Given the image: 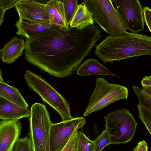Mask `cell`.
<instances>
[{
    "label": "cell",
    "instance_id": "52a82bcc",
    "mask_svg": "<svg viewBox=\"0 0 151 151\" xmlns=\"http://www.w3.org/2000/svg\"><path fill=\"white\" fill-rule=\"evenodd\" d=\"M95 83V89L83 114L84 116L101 110L116 101L128 98V89L125 86L109 83L101 77L96 79Z\"/></svg>",
    "mask_w": 151,
    "mask_h": 151
},
{
    "label": "cell",
    "instance_id": "8fae6325",
    "mask_svg": "<svg viewBox=\"0 0 151 151\" xmlns=\"http://www.w3.org/2000/svg\"><path fill=\"white\" fill-rule=\"evenodd\" d=\"M22 129L19 120L0 121V151H12Z\"/></svg>",
    "mask_w": 151,
    "mask_h": 151
},
{
    "label": "cell",
    "instance_id": "3957f363",
    "mask_svg": "<svg viewBox=\"0 0 151 151\" xmlns=\"http://www.w3.org/2000/svg\"><path fill=\"white\" fill-rule=\"evenodd\" d=\"M94 21L110 36H120L126 32L124 22L110 0H84Z\"/></svg>",
    "mask_w": 151,
    "mask_h": 151
},
{
    "label": "cell",
    "instance_id": "83f0119b",
    "mask_svg": "<svg viewBox=\"0 0 151 151\" xmlns=\"http://www.w3.org/2000/svg\"><path fill=\"white\" fill-rule=\"evenodd\" d=\"M148 147L145 140L140 141L133 151H148Z\"/></svg>",
    "mask_w": 151,
    "mask_h": 151
},
{
    "label": "cell",
    "instance_id": "ac0fdd59",
    "mask_svg": "<svg viewBox=\"0 0 151 151\" xmlns=\"http://www.w3.org/2000/svg\"><path fill=\"white\" fill-rule=\"evenodd\" d=\"M91 12L88 10L84 2L78 5L69 27L81 29L94 24Z\"/></svg>",
    "mask_w": 151,
    "mask_h": 151
},
{
    "label": "cell",
    "instance_id": "f546056e",
    "mask_svg": "<svg viewBox=\"0 0 151 151\" xmlns=\"http://www.w3.org/2000/svg\"><path fill=\"white\" fill-rule=\"evenodd\" d=\"M142 89L145 93L151 96V88H143Z\"/></svg>",
    "mask_w": 151,
    "mask_h": 151
},
{
    "label": "cell",
    "instance_id": "484cf974",
    "mask_svg": "<svg viewBox=\"0 0 151 151\" xmlns=\"http://www.w3.org/2000/svg\"><path fill=\"white\" fill-rule=\"evenodd\" d=\"M75 131L70 140L61 151H77V132Z\"/></svg>",
    "mask_w": 151,
    "mask_h": 151
},
{
    "label": "cell",
    "instance_id": "5bb4252c",
    "mask_svg": "<svg viewBox=\"0 0 151 151\" xmlns=\"http://www.w3.org/2000/svg\"><path fill=\"white\" fill-rule=\"evenodd\" d=\"M26 45V41L23 39L14 37L0 49L1 60L8 64L14 63L23 55Z\"/></svg>",
    "mask_w": 151,
    "mask_h": 151
},
{
    "label": "cell",
    "instance_id": "4dcf8cb0",
    "mask_svg": "<svg viewBox=\"0 0 151 151\" xmlns=\"http://www.w3.org/2000/svg\"><path fill=\"white\" fill-rule=\"evenodd\" d=\"M146 78L149 79H151V75L149 76H145Z\"/></svg>",
    "mask_w": 151,
    "mask_h": 151
},
{
    "label": "cell",
    "instance_id": "277c9868",
    "mask_svg": "<svg viewBox=\"0 0 151 151\" xmlns=\"http://www.w3.org/2000/svg\"><path fill=\"white\" fill-rule=\"evenodd\" d=\"M30 138L32 151H50V135L52 123L45 106L35 103L31 107Z\"/></svg>",
    "mask_w": 151,
    "mask_h": 151
},
{
    "label": "cell",
    "instance_id": "7a4b0ae2",
    "mask_svg": "<svg viewBox=\"0 0 151 151\" xmlns=\"http://www.w3.org/2000/svg\"><path fill=\"white\" fill-rule=\"evenodd\" d=\"M94 53L104 63L151 55V37L126 31L120 36H108L96 45Z\"/></svg>",
    "mask_w": 151,
    "mask_h": 151
},
{
    "label": "cell",
    "instance_id": "2e32d148",
    "mask_svg": "<svg viewBox=\"0 0 151 151\" xmlns=\"http://www.w3.org/2000/svg\"><path fill=\"white\" fill-rule=\"evenodd\" d=\"M77 74L81 76L91 75H108L118 77L96 59L91 58L84 61L78 67Z\"/></svg>",
    "mask_w": 151,
    "mask_h": 151
},
{
    "label": "cell",
    "instance_id": "f1b7e54d",
    "mask_svg": "<svg viewBox=\"0 0 151 151\" xmlns=\"http://www.w3.org/2000/svg\"><path fill=\"white\" fill-rule=\"evenodd\" d=\"M143 88H151V79H149L145 76L141 81Z\"/></svg>",
    "mask_w": 151,
    "mask_h": 151
},
{
    "label": "cell",
    "instance_id": "d6986e66",
    "mask_svg": "<svg viewBox=\"0 0 151 151\" xmlns=\"http://www.w3.org/2000/svg\"><path fill=\"white\" fill-rule=\"evenodd\" d=\"M77 132V151H94V143L85 135L83 131Z\"/></svg>",
    "mask_w": 151,
    "mask_h": 151
},
{
    "label": "cell",
    "instance_id": "ba28073f",
    "mask_svg": "<svg viewBox=\"0 0 151 151\" xmlns=\"http://www.w3.org/2000/svg\"><path fill=\"white\" fill-rule=\"evenodd\" d=\"M86 123L83 117H73L69 120L52 123L50 132V151H61L74 132Z\"/></svg>",
    "mask_w": 151,
    "mask_h": 151
},
{
    "label": "cell",
    "instance_id": "603a6c76",
    "mask_svg": "<svg viewBox=\"0 0 151 151\" xmlns=\"http://www.w3.org/2000/svg\"><path fill=\"white\" fill-rule=\"evenodd\" d=\"M137 107L139 117L151 136V113L139 104Z\"/></svg>",
    "mask_w": 151,
    "mask_h": 151
},
{
    "label": "cell",
    "instance_id": "9c48e42d",
    "mask_svg": "<svg viewBox=\"0 0 151 151\" xmlns=\"http://www.w3.org/2000/svg\"><path fill=\"white\" fill-rule=\"evenodd\" d=\"M116 10L126 29L137 33L144 30L143 9L138 0H114Z\"/></svg>",
    "mask_w": 151,
    "mask_h": 151
},
{
    "label": "cell",
    "instance_id": "6da1fadb",
    "mask_svg": "<svg viewBox=\"0 0 151 151\" xmlns=\"http://www.w3.org/2000/svg\"><path fill=\"white\" fill-rule=\"evenodd\" d=\"M95 24L81 29L52 31L26 38L24 58L45 73L59 78L73 74L102 37Z\"/></svg>",
    "mask_w": 151,
    "mask_h": 151
},
{
    "label": "cell",
    "instance_id": "30bf717a",
    "mask_svg": "<svg viewBox=\"0 0 151 151\" xmlns=\"http://www.w3.org/2000/svg\"><path fill=\"white\" fill-rule=\"evenodd\" d=\"M41 1L20 0L15 6L19 17V19L35 23L50 24L49 16L45 9L47 2Z\"/></svg>",
    "mask_w": 151,
    "mask_h": 151
},
{
    "label": "cell",
    "instance_id": "4316f807",
    "mask_svg": "<svg viewBox=\"0 0 151 151\" xmlns=\"http://www.w3.org/2000/svg\"><path fill=\"white\" fill-rule=\"evenodd\" d=\"M144 20L151 33V9L147 6L143 9Z\"/></svg>",
    "mask_w": 151,
    "mask_h": 151
},
{
    "label": "cell",
    "instance_id": "44dd1931",
    "mask_svg": "<svg viewBox=\"0 0 151 151\" xmlns=\"http://www.w3.org/2000/svg\"><path fill=\"white\" fill-rule=\"evenodd\" d=\"M66 21L68 26L70 23L77 8L78 0H63Z\"/></svg>",
    "mask_w": 151,
    "mask_h": 151
},
{
    "label": "cell",
    "instance_id": "e0dca14e",
    "mask_svg": "<svg viewBox=\"0 0 151 151\" xmlns=\"http://www.w3.org/2000/svg\"><path fill=\"white\" fill-rule=\"evenodd\" d=\"M0 70V95L8 100L22 107L28 108L29 105L19 91L14 86L9 85L4 81Z\"/></svg>",
    "mask_w": 151,
    "mask_h": 151
},
{
    "label": "cell",
    "instance_id": "5b68a950",
    "mask_svg": "<svg viewBox=\"0 0 151 151\" xmlns=\"http://www.w3.org/2000/svg\"><path fill=\"white\" fill-rule=\"evenodd\" d=\"M24 77L28 86L59 114L62 121L73 118L68 102L43 77L29 70L26 71Z\"/></svg>",
    "mask_w": 151,
    "mask_h": 151
},
{
    "label": "cell",
    "instance_id": "cb8c5ba5",
    "mask_svg": "<svg viewBox=\"0 0 151 151\" xmlns=\"http://www.w3.org/2000/svg\"><path fill=\"white\" fill-rule=\"evenodd\" d=\"M12 151H32L30 138L27 136L19 138L15 143Z\"/></svg>",
    "mask_w": 151,
    "mask_h": 151
},
{
    "label": "cell",
    "instance_id": "d4e9b609",
    "mask_svg": "<svg viewBox=\"0 0 151 151\" xmlns=\"http://www.w3.org/2000/svg\"><path fill=\"white\" fill-rule=\"evenodd\" d=\"M20 0H0V25L4 22L5 13L7 9L15 6L16 4Z\"/></svg>",
    "mask_w": 151,
    "mask_h": 151
},
{
    "label": "cell",
    "instance_id": "4fadbf2b",
    "mask_svg": "<svg viewBox=\"0 0 151 151\" xmlns=\"http://www.w3.org/2000/svg\"><path fill=\"white\" fill-rule=\"evenodd\" d=\"M30 110L15 104L0 95V119L2 120H19L29 118Z\"/></svg>",
    "mask_w": 151,
    "mask_h": 151
},
{
    "label": "cell",
    "instance_id": "ffe728a7",
    "mask_svg": "<svg viewBox=\"0 0 151 151\" xmlns=\"http://www.w3.org/2000/svg\"><path fill=\"white\" fill-rule=\"evenodd\" d=\"M132 88L137 97L139 104L151 113V96L137 86H132Z\"/></svg>",
    "mask_w": 151,
    "mask_h": 151
},
{
    "label": "cell",
    "instance_id": "8992f818",
    "mask_svg": "<svg viewBox=\"0 0 151 151\" xmlns=\"http://www.w3.org/2000/svg\"><path fill=\"white\" fill-rule=\"evenodd\" d=\"M104 117L106 122L104 126L109 134L111 144H124L132 139L137 123L129 110L119 109Z\"/></svg>",
    "mask_w": 151,
    "mask_h": 151
},
{
    "label": "cell",
    "instance_id": "7402d4cb",
    "mask_svg": "<svg viewBox=\"0 0 151 151\" xmlns=\"http://www.w3.org/2000/svg\"><path fill=\"white\" fill-rule=\"evenodd\" d=\"M93 142L94 151H101L107 145L111 144L109 134L106 129L104 130Z\"/></svg>",
    "mask_w": 151,
    "mask_h": 151
},
{
    "label": "cell",
    "instance_id": "9a60e30c",
    "mask_svg": "<svg viewBox=\"0 0 151 151\" xmlns=\"http://www.w3.org/2000/svg\"><path fill=\"white\" fill-rule=\"evenodd\" d=\"M45 9L50 17V24L68 29L63 0H51L45 4Z\"/></svg>",
    "mask_w": 151,
    "mask_h": 151
},
{
    "label": "cell",
    "instance_id": "7c38bea8",
    "mask_svg": "<svg viewBox=\"0 0 151 151\" xmlns=\"http://www.w3.org/2000/svg\"><path fill=\"white\" fill-rule=\"evenodd\" d=\"M15 25L17 29L16 34L28 39L47 32L62 29L55 25L33 23L19 19Z\"/></svg>",
    "mask_w": 151,
    "mask_h": 151
}]
</instances>
